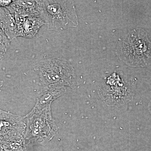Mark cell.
Instances as JSON below:
<instances>
[{
	"label": "cell",
	"instance_id": "obj_1",
	"mask_svg": "<svg viewBox=\"0 0 151 151\" xmlns=\"http://www.w3.org/2000/svg\"><path fill=\"white\" fill-rule=\"evenodd\" d=\"M38 11L40 17L49 30L60 31L78 24L73 1H40Z\"/></svg>",
	"mask_w": 151,
	"mask_h": 151
},
{
	"label": "cell",
	"instance_id": "obj_8",
	"mask_svg": "<svg viewBox=\"0 0 151 151\" xmlns=\"http://www.w3.org/2000/svg\"><path fill=\"white\" fill-rule=\"evenodd\" d=\"M13 1H0V5L2 7L7 8L9 6L12 2Z\"/></svg>",
	"mask_w": 151,
	"mask_h": 151
},
{
	"label": "cell",
	"instance_id": "obj_9",
	"mask_svg": "<svg viewBox=\"0 0 151 151\" xmlns=\"http://www.w3.org/2000/svg\"><path fill=\"white\" fill-rule=\"evenodd\" d=\"M149 111H150V113L151 114V101L150 103V104H149Z\"/></svg>",
	"mask_w": 151,
	"mask_h": 151
},
{
	"label": "cell",
	"instance_id": "obj_5",
	"mask_svg": "<svg viewBox=\"0 0 151 151\" xmlns=\"http://www.w3.org/2000/svg\"><path fill=\"white\" fill-rule=\"evenodd\" d=\"M39 2L40 1H13L7 8L13 16L19 15L40 17L38 11Z\"/></svg>",
	"mask_w": 151,
	"mask_h": 151
},
{
	"label": "cell",
	"instance_id": "obj_6",
	"mask_svg": "<svg viewBox=\"0 0 151 151\" xmlns=\"http://www.w3.org/2000/svg\"><path fill=\"white\" fill-rule=\"evenodd\" d=\"M1 29L10 40L17 37V26L14 17L7 8L1 7Z\"/></svg>",
	"mask_w": 151,
	"mask_h": 151
},
{
	"label": "cell",
	"instance_id": "obj_7",
	"mask_svg": "<svg viewBox=\"0 0 151 151\" xmlns=\"http://www.w3.org/2000/svg\"><path fill=\"white\" fill-rule=\"evenodd\" d=\"M9 40L6 35L2 30L1 29V58H2L5 53L7 48L10 42Z\"/></svg>",
	"mask_w": 151,
	"mask_h": 151
},
{
	"label": "cell",
	"instance_id": "obj_2",
	"mask_svg": "<svg viewBox=\"0 0 151 151\" xmlns=\"http://www.w3.org/2000/svg\"><path fill=\"white\" fill-rule=\"evenodd\" d=\"M124 61L134 66L145 67L151 64V42L142 29L134 30L123 41L121 47Z\"/></svg>",
	"mask_w": 151,
	"mask_h": 151
},
{
	"label": "cell",
	"instance_id": "obj_4",
	"mask_svg": "<svg viewBox=\"0 0 151 151\" xmlns=\"http://www.w3.org/2000/svg\"><path fill=\"white\" fill-rule=\"evenodd\" d=\"M14 17L17 26V37L32 38L37 33L41 27L45 24L40 17L19 15H15Z\"/></svg>",
	"mask_w": 151,
	"mask_h": 151
},
{
	"label": "cell",
	"instance_id": "obj_3",
	"mask_svg": "<svg viewBox=\"0 0 151 151\" xmlns=\"http://www.w3.org/2000/svg\"><path fill=\"white\" fill-rule=\"evenodd\" d=\"M34 69L46 84L59 83L70 85L72 83L74 69L65 60L52 58L42 60L36 63Z\"/></svg>",
	"mask_w": 151,
	"mask_h": 151
}]
</instances>
